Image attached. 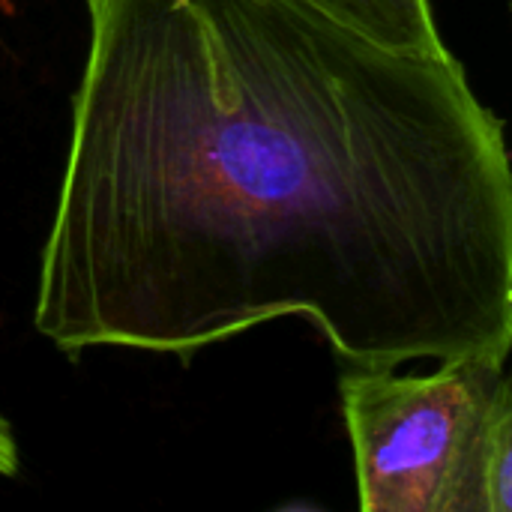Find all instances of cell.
<instances>
[{
  "mask_svg": "<svg viewBox=\"0 0 512 512\" xmlns=\"http://www.w3.org/2000/svg\"><path fill=\"white\" fill-rule=\"evenodd\" d=\"M33 321L192 357L306 315L357 369L512 354V159L447 54L303 0H87Z\"/></svg>",
  "mask_w": 512,
  "mask_h": 512,
  "instance_id": "obj_1",
  "label": "cell"
},
{
  "mask_svg": "<svg viewBox=\"0 0 512 512\" xmlns=\"http://www.w3.org/2000/svg\"><path fill=\"white\" fill-rule=\"evenodd\" d=\"M501 357H462L432 375H342L357 495L366 512H489L495 423L512 387Z\"/></svg>",
  "mask_w": 512,
  "mask_h": 512,
  "instance_id": "obj_2",
  "label": "cell"
},
{
  "mask_svg": "<svg viewBox=\"0 0 512 512\" xmlns=\"http://www.w3.org/2000/svg\"><path fill=\"white\" fill-rule=\"evenodd\" d=\"M360 36L408 54H447L429 0H303Z\"/></svg>",
  "mask_w": 512,
  "mask_h": 512,
  "instance_id": "obj_3",
  "label": "cell"
},
{
  "mask_svg": "<svg viewBox=\"0 0 512 512\" xmlns=\"http://www.w3.org/2000/svg\"><path fill=\"white\" fill-rule=\"evenodd\" d=\"M489 512H512V387L495 423L489 459Z\"/></svg>",
  "mask_w": 512,
  "mask_h": 512,
  "instance_id": "obj_4",
  "label": "cell"
},
{
  "mask_svg": "<svg viewBox=\"0 0 512 512\" xmlns=\"http://www.w3.org/2000/svg\"><path fill=\"white\" fill-rule=\"evenodd\" d=\"M15 471H18V447L12 429L0 417V474H15Z\"/></svg>",
  "mask_w": 512,
  "mask_h": 512,
  "instance_id": "obj_5",
  "label": "cell"
}]
</instances>
